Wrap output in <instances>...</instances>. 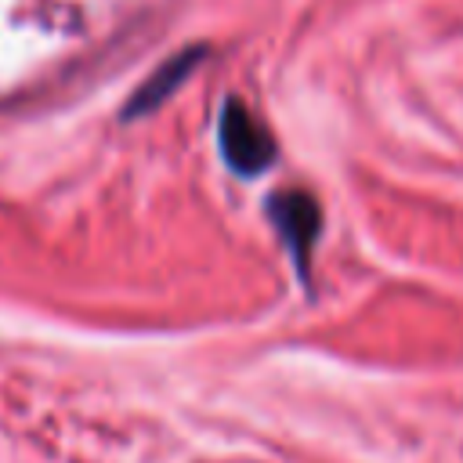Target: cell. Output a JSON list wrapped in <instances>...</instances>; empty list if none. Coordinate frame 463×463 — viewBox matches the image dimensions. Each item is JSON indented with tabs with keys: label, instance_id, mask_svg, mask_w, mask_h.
Wrapping results in <instances>:
<instances>
[{
	"label": "cell",
	"instance_id": "obj_2",
	"mask_svg": "<svg viewBox=\"0 0 463 463\" xmlns=\"http://www.w3.org/2000/svg\"><path fill=\"white\" fill-rule=\"evenodd\" d=\"M268 213H271L275 228L282 232L286 246L293 250V260L304 268L307 253H311V242L318 235V224H322L318 203L307 192H279V195H271V210Z\"/></svg>",
	"mask_w": 463,
	"mask_h": 463
},
{
	"label": "cell",
	"instance_id": "obj_3",
	"mask_svg": "<svg viewBox=\"0 0 463 463\" xmlns=\"http://www.w3.org/2000/svg\"><path fill=\"white\" fill-rule=\"evenodd\" d=\"M203 54H206V47H184V51H177V54H170L137 90H134V98L127 101V109H123V116L127 119H137V116H145V112H152V109H159L195 69H199V61H203Z\"/></svg>",
	"mask_w": 463,
	"mask_h": 463
},
{
	"label": "cell",
	"instance_id": "obj_1",
	"mask_svg": "<svg viewBox=\"0 0 463 463\" xmlns=\"http://www.w3.org/2000/svg\"><path fill=\"white\" fill-rule=\"evenodd\" d=\"M217 141H221L224 163L235 174H242V177H253V174H260V170H268L275 163V137H271V130L239 98L224 101Z\"/></svg>",
	"mask_w": 463,
	"mask_h": 463
}]
</instances>
